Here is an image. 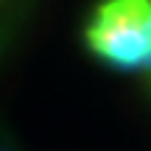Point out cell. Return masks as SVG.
I'll return each instance as SVG.
<instances>
[{
    "label": "cell",
    "instance_id": "7a4b0ae2",
    "mask_svg": "<svg viewBox=\"0 0 151 151\" xmlns=\"http://www.w3.org/2000/svg\"><path fill=\"white\" fill-rule=\"evenodd\" d=\"M146 81H148V92H151V73H146Z\"/></svg>",
    "mask_w": 151,
    "mask_h": 151
},
{
    "label": "cell",
    "instance_id": "6da1fadb",
    "mask_svg": "<svg viewBox=\"0 0 151 151\" xmlns=\"http://www.w3.org/2000/svg\"><path fill=\"white\" fill-rule=\"evenodd\" d=\"M151 0H104L84 25V45L101 65L118 73L143 70L148 56Z\"/></svg>",
    "mask_w": 151,
    "mask_h": 151
}]
</instances>
